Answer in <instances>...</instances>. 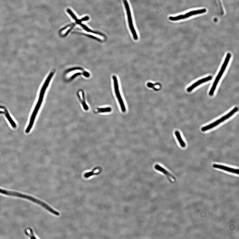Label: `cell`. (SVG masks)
<instances>
[{"mask_svg": "<svg viewBox=\"0 0 239 239\" xmlns=\"http://www.w3.org/2000/svg\"><path fill=\"white\" fill-rule=\"evenodd\" d=\"M55 73V70H53L51 71L49 75L47 77V78L44 83L43 84V86L42 87L40 91L39 99L38 100L36 106L34 110L33 111L30 119V121L28 126L27 127V128L25 132L26 133H28L32 129L34 122L35 120L37 114L38 112V111H39L41 107L43 101L45 92L46 89L47 88L50 81L52 79Z\"/></svg>", "mask_w": 239, "mask_h": 239, "instance_id": "cell-1", "label": "cell"}, {"mask_svg": "<svg viewBox=\"0 0 239 239\" xmlns=\"http://www.w3.org/2000/svg\"><path fill=\"white\" fill-rule=\"evenodd\" d=\"M0 193L3 195L15 196V197L28 200L33 202L40 205V206L46 209L48 211L55 215L59 216L60 215L59 212L54 210V209L51 208L46 204L42 202L40 200L33 198L31 196L17 192L7 191L2 189L1 188H0Z\"/></svg>", "mask_w": 239, "mask_h": 239, "instance_id": "cell-2", "label": "cell"}, {"mask_svg": "<svg viewBox=\"0 0 239 239\" xmlns=\"http://www.w3.org/2000/svg\"><path fill=\"white\" fill-rule=\"evenodd\" d=\"M80 75H83L85 77L88 78L90 74L88 72L84 70L82 68L75 67L67 70L65 72L64 76L66 80L69 81Z\"/></svg>", "mask_w": 239, "mask_h": 239, "instance_id": "cell-3", "label": "cell"}, {"mask_svg": "<svg viewBox=\"0 0 239 239\" xmlns=\"http://www.w3.org/2000/svg\"><path fill=\"white\" fill-rule=\"evenodd\" d=\"M231 57V54L230 53H228L227 54L223 65L222 66L220 71L219 74L217 76L214 83L213 84L212 87L210 89V91L209 92V95L210 96H212L214 95L217 85V84H218L221 76H222L226 68L228 65V64Z\"/></svg>", "mask_w": 239, "mask_h": 239, "instance_id": "cell-4", "label": "cell"}, {"mask_svg": "<svg viewBox=\"0 0 239 239\" xmlns=\"http://www.w3.org/2000/svg\"><path fill=\"white\" fill-rule=\"evenodd\" d=\"M123 2L124 5L125 10L126 12L128 23L129 28L132 35L133 36L134 39L136 40H137L138 39V36L137 34L136 33L135 26L134 25L133 18L132 12L131 10L129 3L127 0H122Z\"/></svg>", "mask_w": 239, "mask_h": 239, "instance_id": "cell-5", "label": "cell"}, {"mask_svg": "<svg viewBox=\"0 0 239 239\" xmlns=\"http://www.w3.org/2000/svg\"><path fill=\"white\" fill-rule=\"evenodd\" d=\"M238 111V108L237 107L234 108L231 111H230L229 113L219 119L218 120H217L210 125L203 127L201 129L202 131L203 132H205L213 128L214 127L218 125L221 122L224 121L226 120L231 117L235 113L237 112Z\"/></svg>", "mask_w": 239, "mask_h": 239, "instance_id": "cell-6", "label": "cell"}, {"mask_svg": "<svg viewBox=\"0 0 239 239\" xmlns=\"http://www.w3.org/2000/svg\"><path fill=\"white\" fill-rule=\"evenodd\" d=\"M207 12L206 9H202L197 10H192L186 13L185 14L180 15L176 16H170L169 17V19L172 21H177L183 19H185L190 18L194 15L203 14Z\"/></svg>", "mask_w": 239, "mask_h": 239, "instance_id": "cell-7", "label": "cell"}, {"mask_svg": "<svg viewBox=\"0 0 239 239\" xmlns=\"http://www.w3.org/2000/svg\"><path fill=\"white\" fill-rule=\"evenodd\" d=\"M113 79L115 93H116L119 104L120 105L122 111L123 112H125L126 111V108L124 102L121 96L120 92L119 91V85L117 79L116 78V77L115 75L113 76Z\"/></svg>", "mask_w": 239, "mask_h": 239, "instance_id": "cell-8", "label": "cell"}, {"mask_svg": "<svg viewBox=\"0 0 239 239\" xmlns=\"http://www.w3.org/2000/svg\"><path fill=\"white\" fill-rule=\"evenodd\" d=\"M155 168L156 170L159 171L163 173L168 178V180L170 182H172V179H173L174 180H176V178H175L173 175L169 173L168 171L164 169L163 167H162L159 164H156L155 166Z\"/></svg>", "mask_w": 239, "mask_h": 239, "instance_id": "cell-9", "label": "cell"}, {"mask_svg": "<svg viewBox=\"0 0 239 239\" xmlns=\"http://www.w3.org/2000/svg\"><path fill=\"white\" fill-rule=\"evenodd\" d=\"M77 95L79 99L82 104L84 109L85 111L88 110L89 107L87 104L86 101H85V96L83 91L82 90H80L78 92Z\"/></svg>", "mask_w": 239, "mask_h": 239, "instance_id": "cell-10", "label": "cell"}, {"mask_svg": "<svg viewBox=\"0 0 239 239\" xmlns=\"http://www.w3.org/2000/svg\"><path fill=\"white\" fill-rule=\"evenodd\" d=\"M212 79V77L211 76H209L207 77L200 79L193 84L191 86L189 87L187 89V91L188 92H190L192 91L194 89L199 86V85L201 84L211 80Z\"/></svg>", "mask_w": 239, "mask_h": 239, "instance_id": "cell-11", "label": "cell"}, {"mask_svg": "<svg viewBox=\"0 0 239 239\" xmlns=\"http://www.w3.org/2000/svg\"><path fill=\"white\" fill-rule=\"evenodd\" d=\"M213 167L214 168L223 170L230 173L239 174V170L238 169L231 168L227 167V166L217 164H213Z\"/></svg>", "mask_w": 239, "mask_h": 239, "instance_id": "cell-12", "label": "cell"}, {"mask_svg": "<svg viewBox=\"0 0 239 239\" xmlns=\"http://www.w3.org/2000/svg\"><path fill=\"white\" fill-rule=\"evenodd\" d=\"M101 172V169L100 167H96L93 169L91 172L85 173L84 176L85 178H88L94 175L99 174Z\"/></svg>", "mask_w": 239, "mask_h": 239, "instance_id": "cell-13", "label": "cell"}, {"mask_svg": "<svg viewBox=\"0 0 239 239\" xmlns=\"http://www.w3.org/2000/svg\"><path fill=\"white\" fill-rule=\"evenodd\" d=\"M74 25H70L67 26L64 28H63L61 30L60 33L63 36H66L67 34L71 31V29L73 28Z\"/></svg>", "mask_w": 239, "mask_h": 239, "instance_id": "cell-14", "label": "cell"}, {"mask_svg": "<svg viewBox=\"0 0 239 239\" xmlns=\"http://www.w3.org/2000/svg\"><path fill=\"white\" fill-rule=\"evenodd\" d=\"M175 135L176 136V137L178 140V142L180 144V146L182 148H184L185 147L186 144L184 141L182 139L181 136L179 132L177 131H176L175 132Z\"/></svg>", "mask_w": 239, "mask_h": 239, "instance_id": "cell-15", "label": "cell"}, {"mask_svg": "<svg viewBox=\"0 0 239 239\" xmlns=\"http://www.w3.org/2000/svg\"><path fill=\"white\" fill-rule=\"evenodd\" d=\"M25 233L26 236L30 238H37L34 233L33 229L31 228H28L26 229L25 230Z\"/></svg>", "mask_w": 239, "mask_h": 239, "instance_id": "cell-16", "label": "cell"}, {"mask_svg": "<svg viewBox=\"0 0 239 239\" xmlns=\"http://www.w3.org/2000/svg\"><path fill=\"white\" fill-rule=\"evenodd\" d=\"M5 116L8 119V120L9 121L12 126L14 128H15L16 127V124L14 122L13 120L12 119L10 116V115L9 113H8L6 109H5Z\"/></svg>", "mask_w": 239, "mask_h": 239, "instance_id": "cell-17", "label": "cell"}, {"mask_svg": "<svg viewBox=\"0 0 239 239\" xmlns=\"http://www.w3.org/2000/svg\"><path fill=\"white\" fill-rule=\"evenodd\" d=\"M112 109L110 107H105L97 108L96 109L95 112L97 113H103L109 112L111 111Z\"/></svg>", "mask_w": 239, "mask_h": 239, "instance_id": "cell-18", "label": "cell"}, {"mask_svg": "<svg viewBox=\"0 0 239 239\" xmlns=\"http://www.w3.org/2000/svg\"><path fill=\"white\" fill-rule=\"evenodd\" d=\"M5 112L2 111H0V114L3 113Z\"/></svg>", "mask_w": 239, "mask_h": 239, "instance_id": "cell-19", "label": "cell"}]
</instances>
